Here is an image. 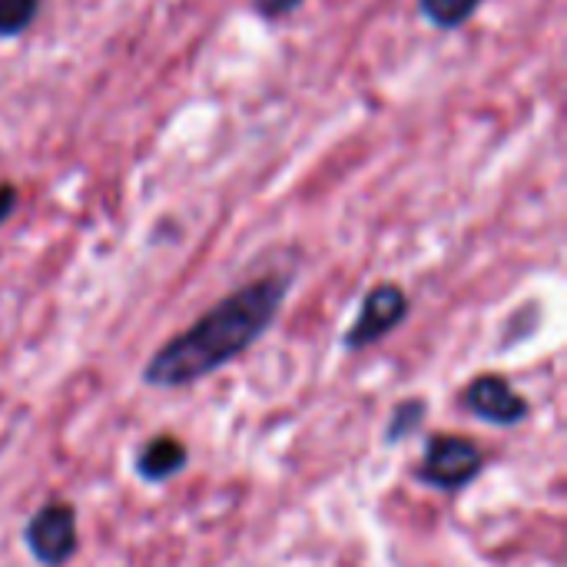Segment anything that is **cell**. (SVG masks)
Instances as JSON below:
<instances>
[{
  "label": "cell",
  "instance_id": "10",
  "mask_svg": "<svg viewBox=\"0 0 567 567\" xmlns=\"http://www.w3.org/2000/svg\"><path fill=\"white\" fill-rule=\"evenodd\" d=\"M252 3H256V10L266 13V17H286V13L296 10L302 0H252Z\"/></svg>",
  "mask_w": 567,
  "mask_h": 567
},
{
  "label": "cell",
  "instance_id": "5",
  "mask_svg": "<svg viewBox=\"0 0 567 567\" xmlns=\"http://www.w3.org/2000/svg\"><path fill=\"white\" fill-rule=\"evenodd\" d=\"M465 409L492 425H518L528 419V402L502 379V375H478L465 389Z\"/></svg>",
  "mask_w": 567,
  "mask_h": 567
},
{
  "label": "cell",
  "instance_id": "4",
  "mask_svg": "<svg viewBox=\"0 0 567 567\" xmlns=\"http://www.w3.org/2000/svg\"><path fill=\"white\" fill-rule=\"evenodd\" d=\"M405 316H409V296L402 292V286L382 282L362 299V312L342 342H346V349H369L379 339H385Z\"/></svg>",
  "mask_w": 567,
  "mask_h": 567
},
{
  "label": "cell",
  "instance_id": "2",
  "mask_svg": "<svg viewBox=\"0 0 567 567\" xmlns=\"http://www.w3.org/2000/svg\"><path fill=\"white\" fill-rule=\"evenodd\" d=\"M485 468V455L475 442L458 435H435L425 445L419 478L439 492H458L468 482H475Z\"/></svg>",
  "mask_w": 567,
  "mask_h": 567
},
{
  "label": "cell",
  "instance_id": "11",
  "mask_svg": "<svg viewBox=\"0 0 567 567\" xmlns=\"http://www.w3.org/2000/svg\"><path fill=\"white\" fill-rule=\"evenodd\" d=\"M13 206H17V189L7 186V183H0V223L13 213Z\"/></svg>",
  "mask_w": 567,
  "mask_h": 567
},
{
  "label": "cell",
  "instance_id": "9",
  "mask_svg": "<svg viewBox=\"0 0 567 567\" xmlns=\"http://www.w3.org/2000/svg\"><path fill=\"white\" fill-rule=\"evenodd\" d=\"M425 419V405L422 402H405V405H399L395 409V419H392V425H389V442H399L402 435H405V425L409 429H415L419 422Z\"/></svg>",
  "mask_w": 567,
  "mask_h": 567
},
{
  "label": "cell",
  "instance_id": "7",
  "mask_svg": "<svg viewBox=\"0 0 567 567\" xmlns=\"http://www.w3.org/2000/svg\"><path fill=\"white\" fill-rule=\"evenodd\" d=\"M482 0H422V13L435 23V27H458L465 23Z\"/></svg>",
  "mask_w": 567,
  "mask_h": 567
},
{
  "label": "cell",
  "instance_id": "3",
  "mask_svg": "<svg viewBox=\"0 0 567 567\" xmlns=\"http://www.w3.org/2000/svg\"><path fill=\"white\" fill-rule=\"evenodd\" d=\"M23 542L43 567H63L76 555V512L63 502L40 508L27 522Z\"/></svg>",
  "mask_w": 567,
  "mask_h": 567
},
{
  "label": "cell",
  "instance_id": "1",
  "mask_svg": "<svg viewBox=\"0 0 567 567\" xmlns=\"http://www.w3.org/2000/svg\"><path fill=\"white\" fill-rule=\"evenodd\" d=\"M286 289L289 282L276 276L236 289L186 332L159 346V352L143 369V382L153 389H183L229 365L266 336L286 299Z\"/></svg>",
  "mask_w": 567,
  "mask_h": 567
},
{
  "label": "cell",
  "instance_id": "8",
  "mask_svg": "<svg viewBox=\"0 0 567 567\" xmlns=\"http://www.w3.org/2000/svg\"><path fill=\"white\" fill-rule=\"evenodd\" d=\"M37 13V0H0V37H13L27 30Z\"/></svg>",
  "mask_w": 567,
  "mask_h": 567
},
{
  "label": "cell",
  "instance_id": "6",
  "mask_svg": "<svg viewBox=\"0 0 567 567\" xmlns=\"http://www.w3.org/2000/svg\"><path fill=\"white\" fill-rule=\"evenodd\" d=\"M186 445L173 435H159L153 439L143 452H140V462H136V472L146 478V482H166L173 475H179L186 468Z\"/></svg>",
  "mask_w": 567,
  "mask_h": 567
}]
</instances>
